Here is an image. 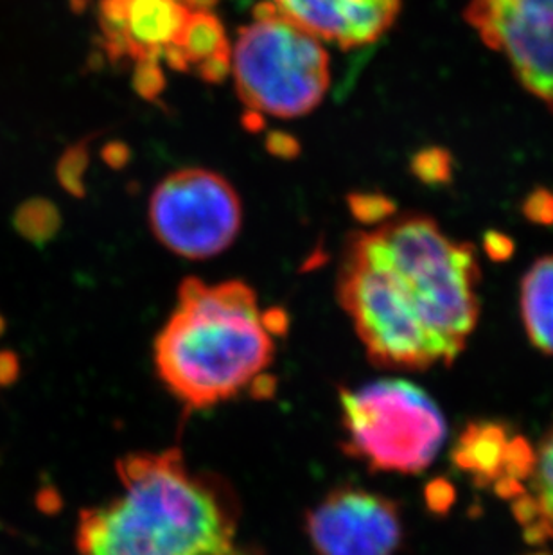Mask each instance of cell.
<instances>
[{
	"label": "cell",
	"mask_w": 553,
	"mask_h": 555,
	"mask_svg": "<svg viewBox=\"0 0 553 555\" xmlns=\"http://www.w3.org/2000/svg\"><path fill=\"white\" fill-rule=\"evenodd\" d=\"M120 493L79 516V555H240L235 500L177 448L117 461Z\"/></svg>",
	"instance_id": "1"
},
{
	"label": "cell",
	"mask_w": 553,
	"mask_h": 555,
	"mask_svg": "<svg viewBox=\"0 0 553 555\" xmlns=\"http://www.w3.org/2000/svg\"><path fill=\"white\" fill-rule=\"evenodd\" d=\"M272 335L248 284L185 279L155 341L158 376L189 409H209L261 376L275 352Z\"/></svg>",
	"instance_id": "2"
},
{
	"label": "cell",
	"mask_w": 553,
	"mask_h": 555,
	"mask_svg": "<svg viewBox=\"0 0 553 555\" xmlns=\"http://www.w3.org/2000/svg\"><path fill=\"white\" fill-rule=\"evenodd\" d=\"M352 237L387 270L429 333L456 360L480 317L475 247L454 242L423 215L391 216Z\"/></svg>",
	"instance_id": "3"
},
{
	"label": "cell",
	"mask_w": 553,
	"mask_h": 555,
	"mask_svg": "<svg viewBox=\"0 0 553 555\" xmlns=\"http://www.w3.org/2000/svg\"><path fill=\"white\" fill-rule=\"evenodd\" d=\"M230 74L248 112L295 119L324 101L330 54L322 40L279 13L272 2H261L254 22L237 33Z\"/></svg>",
	"instance_id": "4"
},
{
	"label": "cell",
	"mask_w": 553,
	"mask_h": 555,
	"mask_svg": "<svg viewBox=\"0 0 553 555\" xmlns=\"http://www.w3.org/2000/svg\"><path fill=\"white\" fill-rule=\"evenodd\" d=\"M345 451L376 472L421 473L446 439V421L434 399L413 383L387 377L339 392Z\"/></svg>",
	"instance_id": "5"
},
{
	"label": "cell",
	"mask_w": 553,
	"mask_h": 555,
	"mask_svg": "<svg viewBox=\"0 0 553 555\" xmlns=\"http://www.w3.org/2000/svg\"><path fill=\"white\" fill-rule=\"evenodd\" d=\"M338 300L377 365L426 371L454 362L404 300L387 270L352 237L339 268Z\"/></svg>",
	"instance_id": "6"
},
{
	"label": "cell",
	"mask_w": 553,
	"mask_h": 555,
	"mask_svg": "<svg viewBox=\"0 0 553 555\" xmlns=\"http://www.w3.org/2000/svg\"><path fill=\"white\" fill-rule=\"evenodd\" d=\"M147 221L167 250L191 261L218 256L243 225L240 194L216 171L185 168L153 189Z\"/></svg>",
	"instance_id": "7"
},
{
	"label": "cell",
	"mask_w": 553,
	"mask_h": 555,
	"mask_svg": "<svg viewBox=\"0 0 553 555\" xmlns=\"http://www.w3.org/2000/svg\"><path fill=\"white\" fill-rule=\"evenodd\" d=\"M464 18L553 112V0H470Z\"/></svg>",
	"instance_id": "8"
},
{
	"label": "cell",
	"mask_w": 553,
	"mask_h": 555,
	"mask_svg": "<svg viewBox=\"0 0 553 555\" xmlns=\"http://www.w3.org/2000/svg\"><path fill=\"white\" fill-rule=\"evenodd\" d=\"M306 532L319 555H396L402 543L401 513L390 498L347 486L309 511Z\"/></svg>",
	"instance_id": "9"
},
{
	"label": "cell",
	"mask_w": 553,
	"mask_h": 555,
	"mask_svg": "<svg viewBox=\"0 0 553 555\" xmlns=\"http://www.w3.org/2000/svg\"><path fill=\"white\" fill-rule=\"evenodd\" d=\"M182 0H101L100 24L112 59L158 60L188 21Z\"/></svg>",
	"instance_id": "10"
},
{
	"label": "cell",
	"mask_w": 553,
	"mask_h": 555,
	"mask_svg": "<svg viewBox=\"0 0 553 555\" xmlns=\"http://www.w3.org/2000/svg\"><path fill=\"white\" fill-rule=\"evenodd\" d=\"M276 11L322 42L358 49L394 26L401 0H270Z\"/></svg>",
	"instance_id": "11"
},
{
	"label": "cell",
	"mask_w": 553,
	"mask_h": 555,
	"mask_svg": "<svg viewBox=\"0 0 553 555\" xmlns=\"http://www.w3.org/2000/svg\"><path fill=\"white\" fill-rule=\"evenodd\" d=\"M509 444L511 437L505 426L476 421L460 435L453 450V462L475 478L476 486L497 483L506 477Z\"/></svg>",
	"instance_id": "12"
},
{
	"label": "cell",
	"mask_w": 553,
	"mask_h": 555,
	"mask_svg": "<svg viewBox=\"0 0 553 555\" xmlns=\"http://www.w3.org/2000/svg\"><path fill=\"white\" fill-rule=\"evenodd\" d=\"M230 53L232 43L220 18L209 10H191L180 37L164 51L163 59L177 70H198L209 60Z\"/></svg>",
	"instance_id": "13"
},
{
	"label": "cell",
	"mask_w": 553,
	"mask_h": 555,
	"mask_svg": "<svg viewBox=\"0 0 553 555\" xmlns=\"http://www.w3.org/2000/svg\"><path fill=\"white\" fill-rule=\"evenodd\" d=\"M522 319L533 347L553 357V254L533 262L523 278Z\"/></svg>",
	"instance_id": "14"
},
{
	"label": "cell",
	"mask_w": 553,
	"mask_h": 555,
	"mask_svg": "<svg viewBox=\"0 0 553 555\" xmlns=\"http://www.w3.org/2000/svg\"><path fill=\"white\" fill-rule=\"evenodd\" d=\"M530 480L532 491L528 494L538 507V527L528 543L541 545L546 540H553V425L536 448V462Z\"/></svg>",
	"instance_id": "15"
},
{
	"label": "cell",
	"mask_w": 553,
	"mask_h": 555,
	"mask_svg": "<svg viewBox=\"0 0 553 555\" xmlns=\"http://www.w3.org/2000/svg\"><path fill=\"white\" fill-rule=\"evenodd\" d=\"M13 225L24 240L43 247L53 242L62 229V216L53 202L46 198H31L16 209Z\"/></svg>",
	"instance_id": "16"
},
{
	"label": "cell",
	"mask_w": 553,
	"mask_h": 555,
	"mask_svg": "<svg viewBox=\"0 0 553 555\" xmlns=\"http://www.w3.org/2000/svg\"><path fill=\"white\" fill-rule=\"evenodd\" d=\"M89 146L79 142L68 147L57 163V180L67 193L81 198L85 194V175L89 169Z\"/></svg>",
	"instance_id": "17"
},
{
	"label": "cell",
	"mask_w": 553,
	"mask_h": 555,
	"mask_svg": "<svg viewBox=\"0 0 553 555\" xmlns=\"http://www.w3.org/2000/svg\"><path fill=\"white\" fill-rule=\"evenodd\" d=\"M349 209L363 225L376 227L396 215L394 204L387 196L374 193L350 194Z\"/></svg>",
	"instance_id": "18"
},
{
	"label": "cell",
	"mask_w": 553,
	"mask_h": 555,
	"mask_svg": "<svg viewBox=\"0 0 553 555\" xmlns=\"http://www.w3.org/2000/svg\"><path fill=\"white\" fill-rule=\"evenodd\" d=\"M133 87L146 100L157 98L164 89V73L163 68H160V62L158 60H141V62H136Z\"/></svg>",
	"instance_id": "19"
},
{
	"label": "cell",
	"mask_w": 553,
	"mask_h": 555,
	"mask_svg": "<svg viewBox=\"0 0 553 555\" xmlns=\"http://www.w3.org/2000/svg\"><path fill=\"white\" fill-rule=\"evenodd\" d=\"M426 502L434 513H446L454 502V491L446 480H435L426 489Z\"/></svg>",
	"instance_id": "20"
},
{
	"label": "cell",
	"mask_w": 553,
	"mask_h": 555,
	"mask_svg": "<svg viewBox=\"0 0 553 555\" xmlns=\"http://www.w3.org/2000/svg\"><path fill=\"white\" fill-rule=\"evenodd\" d=\"M268 152L275 155V157L292 158L297 157L300 152V144L297 139H293L292 135H287L284 131H273L268 137L267 141Z\"/></svg>",
	"instance_id": "21"
},
{
	"label": "cell",
	"mask_w": 553,
	"mask_h": 555,
	"mask_svg": "<svg viewBox=\"0 0 553 555\" xmlns=\"http://www.w3.org/2000/svg\"><path fill=\"white\" fill-rule=\"evenodd\" d=\"M21 374V360L13 351H0V387H11Z\"/></svg>",
	"instance_id": "22"
},
{
	"label": "cell",
	"mask_w": 553,
	"mask_h": 555,
	"mask_svg": "<svg viewBox=\"0 0 553 555\" xmlns=\"http://www.w3.org/2000/svg\"><path fill=\"white\" fill-rule=\"evenodd\" d=\"M486 247L489 256L494 257V259H505V257L511 256L512 243L503 236H498V234H491L487 237Z\"/></svg>",
	"instance_id": "23"
},
{
	"label": "cell",
	"mask_w": 553,
	"mask_h": 555,
	"mask_svg": "<svg viewBox=\"0 0 553 555\" xmlns=\"http://www.w3.org/2000/svg\"><path fill=\"white\" fill-rule=\"evenodd\" d=\"M38 505L42 511L49 513V511L60 507V496L53 489H43L42 493L38 494Z\"/></svg>",
	"instance_id": "24"
},
{
	"label": "cell",
	"mask_w": 553,
	"mask_h": 555,
	"mask_svg": "<svg viewBox=\"0 0 553 555\" xmlns=\"http://www.w3.org/2000/svg\"><path fill=\"white\" fill-rule=\"evenodd\" d=\"M111 147L114 150V152H106V160H108V163H111L114 168H119L120 164L128 160V152L125 150V152L120 153V144H112Z\"/></svg>",
	"instance_id": "25"
},
{
	"label": "cell",
	"mask_w": 553,
	"mask_h": 555,
	"mask_svg": "<svg viewBox=\"0 0 553 555\" xmlns=\"http://www.w3.org/2000/svg\"><path fill=\"white\" fill-rule=\"evenodd\" d=\"M4 331H5V320H4V317H2V314H0V336L4 335Z\"/></svg>",
	"instance_id": "26"
},
{
	"label": "cell",
	"mask_w": 553,
	"mask_h": 555,
	"mask_svg": "<svg viewBox=\"0 0 553 555\" xmlns=\"http://www.w3.org/2000/svg\"><path fill=\"white\" fill-rule=\"evenodd\" d=\"M530 555H552V554H546V552H539V554H530Z\"/></svg>",
	"instance_id": "27"
}]
</instances>
